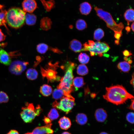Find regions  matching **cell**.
I'll return each mask as SVG.
<instances>
[{"instance_id": "44", "label": "cell", "mask_w": 134, "mask_h": 134, "mask_svg": "<svg viewBox=\"0 0 134 134\" xmlns=\"http://www.w3.org/2000/svg\"><path fill=\"white\" fill-rule=\"evenodd\" d=\"M130 83L133 87L134 86V73H133L132 75V79L130 82Z\"/></svg>"}, {"instance_id": "36", "label": "cell", "mask_w": 134, "mask_h": 134, "mask_svg": "<svg viewBox=\"0 0 134 134\" xmlns=\"http://www.w3.org/2000/svg\"><path fill=\"white\" fill-rule=\"evenodd\" d=\"M49 48L50 50L54 53L58 54H61L63 53L61 50L57 48H53L50 47H49Z\"/></svg>"}, {"instance_id": "38", "label": "cell", "mask_w": 134, "mask_h": 134, "mask_svg": "<svg viewBox=\"0 0 134 134\" xmlns=\"http://www.w3.org/2000/svg\"><path fill=\"white\" fill-rule=\"evenodd\" d=\"M123 54L125 57H128L132 55L131 52L127 50H125L123 51Z\"/></svg>"}, {"instance_id": "49", "label": "cell", "mask_w": 134, "mask_h": 134, "mask_svg": "<svg viewBox=\"0 0 134 134\" xmlns=\"http://www.w3.org/2000/svg\"><path fill=\"white\" fill-rule=\"evenodd\" d=\"M129 58L130 59V58ZM129 59H128L127 57H126L125 56L124 57V60L126 61H128Z\"/></svg>"}, {"instance_id": "37", "label": "cell", "mask_w": 134, "mask_h": 134, "mask_svg": "<svg viewBox=\"0 0 134 134\" xmlns=\"http://www.w3.org/2000/svg\"><path fill=\"white\" fill-rule=\"evenodd\" d=\"M114 36L115 38L119 40L121 37L122 36V32H114Z\"/></svg>"}, {"instance_id": "47", "label": "cell", "mask_w": 134, "mask_h": 134, "mask_svg": "<svg viewBox=\"0 0 134 134\" xmlns=\"http://www.w3.org/2000/svg\"><path fill=\"white\" fill-rule=\"evenodd\" d=\"M134 22H133L131 26V28L133 32L134 31Z\"/></svg>"}, {"instance_id": "30", "label": "cell", "mask_w": 134, "mask_h": 134, "mask_svg": "<svg viewBox=\"0 0 134 134\" xmlns=\"http://www.w3.org/2000/svg\"><path fill=\"white\" fill-rule=\"evenodd\" d=\"M59 116V113L57 109L53 108L50 110L48 114L47 117L52 121L58 119Z\"/></svg>"}, {"instance_id": "46", "label": "cell", "mask_w": 134, "mask_h": 134, "mask_svg": "<svg viewBox=\"0 0 134 134\" xmlns=\"http://www.w3.org/2000/svg\"><path fill=\"white\" fill-rule=\"evenodd\" d=\"M115 43L117 45H118L119 44V40H116L114 41Z\"/></svg>"}, {"instance_id": "31", "label": "cell", "mask_w": 134, "mask_h": 134, "mask_svg": "<svg viewBox=\"0 0 134 134\" xmlns=\"http://www.w3.org/2000/svg\"><path fill=\"white\" fill-rule=\"evenodd\" d=\"M75 26L76 28L80 31L83 30L87 27V25L85 21L81 19H79L77 21Z\"/></svg>"}, {"instance_id": "5", "label": "cell", "mask_w": 134, "mask_h": 134, "mask_svg": "<svg viewBox=\"0 0 134 134\" xmlns=\"http://www.w3.org/2000/svg\"><path fill=\"white\" fill-rule=\"evenodd\" d=\"M94 9L97 16L105 22L108 28L114 32H122L124 28V25L122 23L117 24L109 13L103 10L102 9L96 6Z\"/></svg>"}, {"instance_id": "19", "label": "cell", "mask_w": 134, "mask_h": 134, "mask_svg": "<svg viewBox=\"0 0 134 134\" xmlns=\"http://www.w3.org/2000/svg\"><path fill=\"white\" fill-rule=\"evenodd\" d=\"M134 10L132 8L127 9L124 14V17L125 19L127 22V25H129V22H134Z\"/></svg>"}, {"instance_id": "34", "label": "cell", "mask_w": 134, "mask_h": 134, "mask_svg": "<svg viewBox=\"0 0 134 134\" xmlns=\"http://www.w3.org/2000/svg\"><path fill=\"white\" fill-rule=\"evenodd\" d=\"M9 97L7 94L3 91H0V103L7 102L9 100Z\"/></svg>"}, {"instance_id": "8", "label": "cell", "mask_w": 134, "mask_h": 134, "mask_svg": "<svg viewBox=\"0 0 134 134\" xmlns=\"http://www.w3.org/2000/svg\"><path fill=\"white\" fill-rule=\"evenodd\" d=\"M29 63L19 60L14 61L10 65L9 67V71L12 74L16 75L21 74L26 68Z\"/></svg>"}, {"instance_id": "15", "label": "cell", "mask_w": 134, "mask_h": 134, "mask_svg": "<svg viewBox=\"0 0 134 134\" xmlns=\"http://www.w3.org/2000/svg\"><path fill=\"white\" fill-rule=\"evenodd\" d=\"M60 128L62 129L67 130L70 127L71 122L70 119L65 116L61 117L58 121Z\"/></svg>"}, {"instance_id": "22", "label": "cell", "mask_w": 134, "mask_h": 134, "mask_svg": "<svg viewBox=\"0 0 134 134\" xmlns=\"http://www.w3.org/2000/svg\"><path fill=\"white\" fill-rule=\"evenodd\" d=\"M26 75L28 79L34 80L37 78L38 76V73L35 69L30 68L27 70L26 72Z\"/></svg>"}, {"instance_id": "9", "label": "cell", "mask_w": 134, "mask_h": 134, "mask_svg": "<svg viewBox=\"0 0 134 134\" xmlns=\"http://www.w3.org/2000/svg\"><path fill=\"white\" fill-rule=\"evenodd\" d=\"M110 48V47L107 43L99 41L95 42L92 47L89 48L88 51L93 52L96 55L101 57L102 54L107 52Z\"/></svg>"}, {"instance_id": "50", "label": "cell", "mask_w": 134, "mask_h": 134, "mask_svg": "<svg viewBox=\"0 0 134 134\" xmlns=\"http://www.w3.org/2000/svg\"><path fill=\"white\" fill-rule=\"evenodd\" d=\"M61 134H71L67 132H65L62 133Z\"/></svg>"}, {"instance_id": "40", "label": "cell", "mask_w": 134, "mask_h": 134, "mask_svg": "<svg viewBox=\"0 0 134 134\" xmlns=\"http://www.w3.org/2000/svg\"><path fill=\"white\" fill-rule=\"evenodd\" d=\"M5 36L2 32L0 29V43L3 41L5 39Z\"/></svg>"}, {"instance_id": "45", "label": "cell", "mask_w": 134, "mask_h": 134, "mask_svg": "<svg viewBox=\"0 0 134 134\" xmlns=\"http://www.w3.org/2000/svg\"><path fill=\"white\" fill-rule=\"evenodd\" d=\"M125 29L127 33H128L130 31L131 28L129 26H127L125 27Z\"/></svg>"}, {"instance_id": "17", "label": "cell", "mask_w": 134, "mask_h": 134, "mask_svg": "<svg viewBox=\"0 0 134 134\" xmlns=\"http://www.w3.org/2000/svg\"><path fill=\"white\" fill-rule=\"evenodd\" d=\"M52 21L49 18L47 17H44L41 20L40 27L43 30L47 31L51 27Z\"/></svg>"}, {"instance_id": "35", "label": "cell", "mask_w": 134, "mask_h": 134, "mask_svg": "<svg viewBox=\"0 0 134 134\" xmlns=\"http://www.w3.org/2000/svg\"><path fill=\"white\" fill-rule=\"evenodd\" d=\"M134 113L133 112L128 113L126 115V119L128 122L131 124L134 123Z\"/></svg>"}, {"instance_id": "7", "label": "cell", "mask_w": 134, "mask_h": 134, "mask_svg": "<svg viewBox=\"0 0 134 134\" xmlns=\"http://www.w3.org/2000/svg\"><path fill=\"white\" fill-rule=\"evenodd\" d=\"M75 104L74 98L71 96L64 97L61 99L59 102L55 101L53 103L52 106L67 114L70 112Z\"/></svg>"}, {"instance_id": "13", "label": "cell", "mask_w": 134, "mask_h": 134, "mask_svg": "<svg viewBox=\"0 0 134 134\" xmlns=\"http://www.w3.org/2000/svg\"><path fill=\"white\" fill-rule=\"evenodd\" d=\"M11 59L9 54L3 49L0 48V62L6 65L11 64Z\"/></svg>"}, {"instance_id": "27", "label": "cell", "mask_w": 134, "mask_h": 134, "mask_svg": "<svg viewBox=\"0 0 134 134\" xmlns=\"http://www.w3.org/2000/svg\"><path fill=\"white\" fill-rule=\"evenodd\" d=\"M88 72V70L87 66L84 64L79 65L77 68V73L81 75H84Z\"/></svg>"}, {"instance_id": "41", "label": "cell", "mask_w": 134, "mask_h": 134, "mask_svg": "<svg viewBox=\"0 0 134 134\" xmlns=\"http://www.w3.org/2000/svg\"><path fill=\"white\" fill-rule=\"evenodd\" d=\"M43 59V57H41L40 56H38L36 57V60H37V62L35 64L34 66H36L39 62L42 61Z\"/></svg>"}, {"instance_id": "16", "label": "cell", "mask_w": 134, "mask_h": 134, "mask_svg": "<svg viewBox=\"0 0 134 134\" xmlns=\"http://www.w3.org/2000/svg\"><path fill=\"white\" fill-rule=\"evenodd\" d=\"M79 10L82 14L87 15L90 12L92 7L91 4L87 2L81 3L80 5Z\"/></svg>"}, {"instance_id": "10", "label": "cell", "mask_w": 134, "mask_h": 134, "mask_svg": "<svg viewBox=\"0 0 134 134\" xmlns=\"http://www.w3.org/2000/svg\"><path fill=\"white\" fill-rule=\"evenodd\" d=\"M52 123L36 127L31 132H28L24 134H52L54 131L51 129Z\"/></svg>"}, {"instance_id": "25", "label": "cell", "mask_w": 134, "mask_h": 134, "mask_svg": "<svg viewBox=\"0 0 134 134\" xmlns=\"http://www.w3.org/2000/svg\"><path fill=\"white\" fill-rule=\"evenodd\" d=\"M72 84L76 90L83 86L85 84L83 77H75L73 79Z\"/></svg>"}, {"instance_id": "32", "label": "cell", "mask_w": 134, "mask_h": 134, "mask_svg": "<svg viewBox=\"0 0 134 134\" xmlns=\"http://www.w3.org/2000/svg\"><path fill=\"white\" fill-rule=\"evenodd\" d=\"M7 11L5 10H2L0 12V26H3L5 27L6 29H8L6 25V15Z\"/></svg>"}, {"instance_id": "18", "label": "cell", "mask_w": 134, "mask_h": 134, "mask_svg": "<svg viewBox=\"0 0 134 134\" xmlns=\"http://www.w3.org/2000/svg\"><path fill=\"white\" fill-rule=\"evenodd\" d=\"M52 89L51 87L49 85L44 84L40 88L39 91L43 96L47 97L50 96L52 93Z\"/></svg>"}, {"instance_id": "23", "label": "cell", "mask_w": 134, "mask_h": 134, "mask_svg": "<svg viewBox=\"0 0 134 134\" xmlns=\"http://www.w3.org/2000/svg\"><path fill=\"white\" fill-rule=\"evenodd\" d=\"M118 68L124 72H128L131 69V66L126 61L121 62L119 63L117 65Z\"/></svg>"}, {"instance_id": "20", "label": "cell", "mask_w": 134, "mask_h": 134, "mask_svg": "<svg viewBox=\"0 0 134 134\" xmlns=\"http://www.w3.org/2000/svg\"><path fill=\"white\" fill-rule=\"evenodd\" d=\"M75 121L78 124L83 125L87 122L88 118L85 114L83 113H79L76 116Z\"/></svg>"}, {"instance_id": "29", "label": "cell", "mask_w": 134, "mask_h": 134, "mask_svg": "<svg viewBox=\"0 0 134 134\" xmlns=\"http://www.w3.org/2000/svg\"><path fill=\"white\" fill-rule=\"evenodd\" d=\"M104 35L103 31L101 29L99 28L96 29L94 32V39L99 41L103 37Z\"/></svg>"}, {"instance_id": "14", "label": "cell", "mask_w": 134, "mask_h": 134, "mask_svg": "<svg viewBox=\"0 0 134 134\" xmlns=\"http://www.w3.org/2000/svg\"><path fill=\"white\" fill-rule=\"evenodd\" d=\"M69 47L72 51L75 53H78L82 51L83 46L79 41L74 39L70 42Z\"/></svg>"}, {"instance_id": "43", "label": "cell", "mask_w": 134, "mask_h": 134, "mask_svg": "<svg viewBox=\"0 0 134 134\" xmlns=\"http://www.w3.org/2000/svg\"><path fill=\"white\" fill-rule=\"evenodd\" d=\"M6 134H19V133L15 130H11Z\"/></svg>"}, {"instance_id": "4", "label": "cell", "mask_w": 134, "mask_h": 134, "mask_svg": "<svg viewBox=\"0 0 134 134\" xmlns=\"http://www.w3.org/2000/svg\"><path fill=\"white\" fill-rule=\"evenodd\" d=\"M25 106L22 107L20 113L21 118L26 123L32 122L36 116H38L42 111V109L39 105L35 108L32 103L26 102Z\"/></svg>"}, {"instance_id": "11", "label": "cell", "mask_w": 134, "mask_h": 134, "mask_svg": "<svg viewBox=\"0 0 134 134\" xmlns=\"http://www.w3.org/2000/svg\"><path fill=\"white\" fill-rule=\"evenodd\" d=\"M23 10L25 12L32 13L37 7L34 0H24L22 3Z\"/></svg>"}, {"instance_id": "26", "label": "cell", "mask_w": 134, "mask_h": 134, "mask_svg": "<svg viewBox=\"0 0 134 134\" xmlns=\"http://www.w3.org/2000/svg\"><path fill=\"white\" fill-rule=\"evenodd\" d=\"M52 97L54 99L57 100L66 97L64 92L61 89L57 88L54 89L52 94Z\"/></svg>"}, {"instance_id": "51", "label": "cell", "mask_w": 134, "mask_h": 134, "mask_svg": "<svg viewBox=\"0 0 134 134\" xmlns=\"http://www.w3.org/2000/svg\"><path fill=\"white\" fill-rule=\"evenodd\" d=\"M99 134H109L105 132H102L100 133Z\"/></svg>"}, {"instance_id": "33", "label": "cell", "mask_w": 134, "mask_h": 134, "mask_svg": "<svg viewBox=\"0 0 134 134\" xmlns=\"http://www.w3.org/2000/svg\"><path fill=\"white\" fill-rule=\"evenodd\" d=\"M49 48L48 45L44 43H40L37 45L36 46V50L39 53L44 54L45 53Z\"/></svg>"}, {"instance_id": "42", "label": "cell", "mask_w": 134, "mask_h": 134, "mask_svg": "<svg viewBox=\"0 0 134 134\" xmlns=\"http://www.w3.org/2000/svg\"><path fill=\"white\" fill-rule=\"evenodd\" d=\"M134 101L133 99H132L131 100V102L129 106L128 107V108L131 110H134Z\"/></svg>"}, {"instance_id": "3", "label": "cell", "mask_w": 134, "mask_h": 134, "mask_svg": "<svg viewBox=\"0 0 134 134\" xmlns=\"http://www.w3.org/2000/svg\"><path fill=\"white\" fill-rule=\"evenodd\" d=\"M26 12L20 8L14 7L7 11L6 22L10 27L16 29L19 28L24 24Z\"/></svg>"}, {"instance_id": "39", "label": "cell", "mask_w": 134, "mask_h": 134, "mask_svg": "<svg viewBox=\"0 0 134 134\" xmlns=\"http://www.w3.org/2000/svg\"><path fill=\"white\" fill-rule=\"evenodd\" d=\"M43 121L46 124L51 123L52 121L49 118L45 116L44 117Z\"/></svg>"}, {"instance_id": "48", "label": "cell", "mask_w": 134, "mask_h": 134, "mask_svg": "<svg viewBox=\"0 0 134 134\" xmlns=\"http://www.w3.org/2000/svg\"><path fill=\"white\" fill-rule=\"evenodd\" d=\"M90 54L91 56H94L95 55V53L93 52H90Z\"/></svg>"}, {"instance_id": "1", "label": "cell", "mask_w": 134, "mask_h": 134, "mask_svg": "<svg viewBox=\"0 0 134 134\" xmlns=\"http://www.w3.org/2000/svg\"><path fill=\"white\" fill-rule=\"evenodd\" d=\"M106 92L103 98L107 101L118 105L125 103L129 99L134 97L128 93L122 85H117L106 88Z\"/></svg>"}, {"instance_id": "6", "label": "cell", "mask_w": 134, "mask_h": 134, "mask_svg": "<svg viewBox=\"0 0 134 134\" xmlns=\"http://www.w3.org/2000/svg\"><path fill=\"white\" fill-rule=\"evenodd\" d=\"M59 62L52 63L50 61L44 68L40 67L41 73L43 78H46L48 82L60 81L61 77L57 75L56 71L59 67Z\"/></svg>"}, {"instance_id": "12", "label": "cell", "mask_w": 134, "mask_h": 134, "mask_svg": "<svg viewBox=\"0 0 134 134\" xmlns=\"http://www.w3.org/2000/svg\"><path fill=\"white\" fill-rule=\"evenodd\" d=\"M94 115L96 120L100 122H104L107 117L106 111L102 108L97 109L95 111Z\"/></svg>"}, {"instance_id": "28", "label": "cell", "mask_w": 134, "mask_h": 134, "mask_svg": "<svg viewBox=\"0 0 134 134\" xmlns=\"http://www.w3.org/2000/svg\"><path fill=\"white\" fill-rule=\"evenodd\" d=\"M78 60L79 62L82 64H86L90 60L89 56L85 53H80L78 55Z\"/></svg>"}, {"instance_id": "2", "label": "cell", "mask_w": 134, "mask_h": 134, "mask_svg": "<svg viewBox=\"0 0 134 134\" xmlns=\"http://www.w3.org/2000/svg\"><path fill=\"white\" fill-rule=\"evenodd\" d=\"M76 65L74 63L67 61L61 66V68L65 71V74L64 76L61 78L60 82L57 88L62 89L66 97L72 96L70 94L74 90L72 84L74 77L73 71Z\"/></svg>"}, {"instance_id": "24", "label": "cell", "mask_w": 134, "mask_h": 134, "mask_svg": "<svg viewBox=\"0 0 134 134\" xmlns=\"http://www.w3.org/2000/svg\"><path fill=\"white\" fill-rule=\"evenodd\" d=\"M45 9L47 11H50L55 6V3L53 0L46 1L40 0Z\"/></svg>"}, {"instance_id": "21", "label": "cell", "mask_w": 134, "mask_h": 134, "mask_svg": "<svg viewBox=\"0 0 134 134\" xmlns=\"http://www.w3.org/2000/svg\"><path fill=\"white\" fill-rule=\"evenodd\" d=\"M36 17L33 14L27 13L26 14L25 20L27 24L29 25H34L36 22Z\"/></svg>"}]
</instances>
